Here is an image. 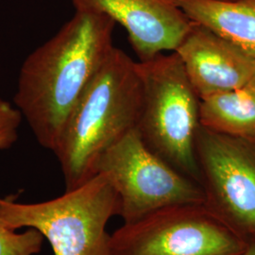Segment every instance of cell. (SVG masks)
Listing matches in <instances>:
<instances>
[{
	"mask_svg": "<svg viewBox=\"0 0 255 255\" xmlns=\"http://www.w3.org/2000/svg\"><path fill=\"white\" fill-rule=\"evenodd\" d=\"M204 204L245 241L255 237V137L201 127L196 138Z\"/></svg>",
	"mask_w": 255,
	"mask_h": 255,
	"instance_id": "52a82bcc",
	"label": "cell"
},
{
	"mask_svg": "<svg viewBox=\"0 0 255 255\" xmlns=\"http://www.w3.org/2000/svg\"><path fill=\"white\" fill-rule=\"evenodd\" d=\"M142 98L137 62L114 47L75 104L53 151L65 191L94 177L101 156L136 128Z\"/></svg>",
	"mask_w": 255,
	"mask_h": 255,
	"instance_id": "7a4b0ae2",
	"label": "cell"
},
{
	"mask_svg": "<svg viewBox=\"0 0 255 255\" xmlns=\"http://www.w3.org/2000/svg\"><path fill=\"white\" fill-rule=\"evenodd\" d=\"M240 255H255V237L246 241V245Z\"/></svg>",
	"mask_w": 255,
	"mask_h": 255,
	"instance_id": "5bb4252c",
	"label": "cell"
},
{
	"mask_svg": "<svg viewBox=\"0 0 255 255\" xmlns=\"http://www.w3.org/2000/svg\"><path fill=\"white\" fill-rule=\"evenodd\" d=\"M193 22L208 27L255 60V0H175Z\"/></svg>",
	"mask_w": 255,
	"mask_h": 255,
	"instance_id": "30bf717a",
	"label": "cell"
},
{
	"mask_svg": "<svg viewBox=\"0 0 255 255\" xmlns=\"http://www.w3.org/2000/svg\"><path fill=\"white\" fill-rule=\"evenodd\" d=\"M76 10L101 13L124 27L139 62L175 51L194 22L175 0H71Z\"/></svg>",
	"mask_w": 255,
	"mask_h": 255,
	"instance_id": "ba28073f",
	"label": "cell"
},
{
	"mask_svg": "<svg viewBox=\"0 0 255 255\" xmlns=\"http://www.w3.org/2000/svg\"><path fill=\"white\" fill-rule=\"evenodd\" d=\"M201 125L237 137H255V78L244 86L201 101Z\"/></svg>",
	"mask_w": 255,
	"mask_h": 255,
	"instance_id": "8fae6325",
	"label": "cell"
},
{
	"mask_svg": "<svg viewBox=\"0 0 255 255\" xmlns=\"http://www.w3.org/2000/svg\"><path fill=\"white\" fill-rule=\"evenodd\" d=\"M116 25L104 14L76 10L24 61L13 101L43 147L54 151L75 104L115 47Z\"/></svg>",
	"mask_w": 255,
	"mask_h": 255,
	"instance_id": "6da1fadb",
	"label": "cell"
},
{
	"mask_svg": "<svg viewBox=\"0 0 255 255\" xmlns=\"http://www.w3.org/2000/svg\"><path fill=\"white\" fill-rule=\"evenodd\" d=\"M3 100H2V99H1V98H0V103H2V102H3Z\"/></svg>",
	"mask_w": 255,
	"mask_h": 255,
	"instance_id": "9a60e30c",
	"label": "cell"
},
{
	"mask_svg": "<svg viewBox=\"0 0 255 255\" xmlns=\"http://www.w3.org/2000/svg\"><path fill=\"white\" fill-rule=\"evenodd\" d=\"M0 199V223L39 231L54 255H110L108 221L119 215V198L108 177L97 173L50 201L17 203Z\"/></svg>",
	"mask_w": 255,
	"mask_h": 255,
	"instance_id": "277c9868",
	"label": "cell"
},
{
	"mask_svg": "<svg viewBox=\"0 0 255 255\" xmlns=\"http://www.w3.org/2000/svg\"><path fill=\"white\" fill-rule=\"evenodd\" d=\"M43 235L35 229L17 234L0 223V255H34L42 250Z\"/></svg>",
	"mask_w": 255,
	"mask_h": 255,
	"instance_id": "7c38bea8",
	"label": "cell"
},
{
	"mask_svg": "<svg viewBox=\"0 0 255 255\" xmlns=\"http://www.w3.org/2000/svg\"><path fill=\"white\" fill-rule=\"evenodd\" d=\"M229 1H230V0H229Z\"/></svg>",
	"mask_w": 255,
	"mask_h": 255,
	"instance_id": "2e32d148",
	"label": "cell"
},
{
	"mask_svg": "<svg viewBox=\"0 0 255 255\" xmlns=\"http://www.w3.org/2000/svg\"><path fill=\"white\" fill-rule=\"evenodd\" d=\"M97 173L105 174L114 186L119 198L118 216L124 223L166 207L205 201L201 184L154 153L137 128L101 156Z\"/></svg>",
	"mask_w": 255,
	"mask_h": 255,
	"instance_id": "5b68a950",
	"label": "cell"
},
{
	"mask_svg": "<svg viewBox=\"0 0 255 255\" xmlns=\"http://www.w3.org/2000/svg\"><path fill=\"white\" fill-rule=\"evenodd\" d=\"M23 117L9 102L0 103V149H8L18 138V128Z\"/></svg>",
	"mask_w": 255,
	"mask_h": 255,
	"instance_id": "4fadbf2b",
	"label": "cell"
},
{
	"mask_svg": "<svg viewBox=\"0 0 255 255\" xmlns=\"http://www.w3.org/2000/svg\"><path fill=\"white\" fill-rule=\"evenodd\" d=\"M143 98L137 123L143 141L175 169L201 184L196 138L201 100L174 51L137 62Z\"/></svg>",
	"mask_w": 255,
	"mask_h": 255,
	"instance_id": "3957f363",
	"label": "cell"
},
{
	"mask_svg": "<svg viewBox=\"0 0 255 255\" xmlns=\"http://www.w3.org/2000/svg\"><path fill=\"white\" fill-rule=\"evenodd\" d=\"M246 241L204 204H182L123 223L110 255H240Z\"/></svg>",
	"mask_w": 255,
	"mask_h": 255,
	"instance_id": "8992f818",
	"label": "cell"
},
{
	"mask_svg": "<svg viewBox=\"0 0 255 255\" xmlns=\"http://www.w3.org/2000/svg\"><path fill=\"white\" fill-rule=\"evenodd\" d=\"M175 52L201 101L240 88L255 78V60L195 22Z\"/></svg>",
	"mask_w": 255,
	"mask_h": 255,
	"instance_id": "9c48e42d",
	"label": "cell"
}]
</instances>
